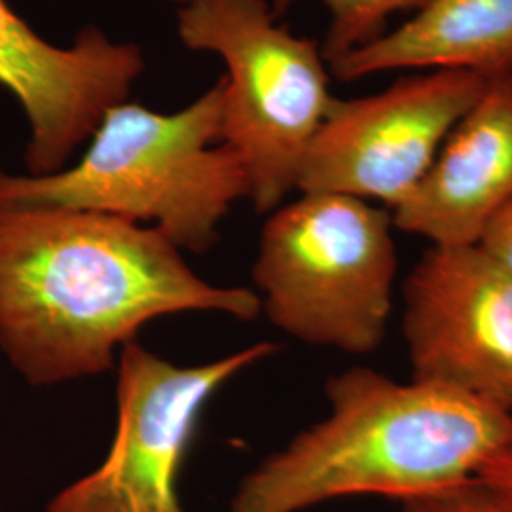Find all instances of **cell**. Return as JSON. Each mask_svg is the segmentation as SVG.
<instances>
[{"mask_svg":"<svg viewBox=\"0 0 512 512\" xmlns=\"http://www.w3.org/2000/svg\"><path fill=\"white\" fill-rule=\"evenodd\" d=\"M260 315L258 293L203 281L158 230L95 211L0 202V348L33 385L114 368L150 321Z\"/></svg>","mask_w":512,"mask_h":512,"instance_id":"obj_1","label":"cell"},{"mask_svg":"<svg viewBox=\"0 0 512 512\" xmlns=\"http://www.w3.org/2000/svg\"><path fill=\"white\" fill-rule=\"evenodd\" d=\"M330 414L239 482L230 512H306L340 497L414 499L475 480L512 448V414L440 385L357 366L327 382Z\"/></svg>","mask_w":512,"mask_h":512,"instance_id":"obj_2","label":"cell"},{"mask_svg":"<svg viewBox=\"0 0 512 512\" xmlns=\"http://www.w3.org/2000/svg\"><path fill=\"white\" fill-rule=\"evenodd\" d=\"M224 86L222 76L173 114L128 101L110 107L73 167L42 177L0 171V202L148 222L179 251L205 253L219 239L220 220L247 198L239 160L220 143Z\"/></svg>","mask_w":512,"mask_h":512,"instance_id":"obj_3","label":"cell"},{"mask_svg":"<svg viewBox=\"0 0 512 512\" xmlns=\"http://www.w3.org/2000/svg\"><path fill=\"white\" fill-rule=\"evenodd\" d=\"M385 207L300 192L266 220L253 266L260 308L296 340L351 355L384 344L399 258Z\"/></svg>","mask_w":512,"mask_h":512,"instance_id":"obj_4","label":"cell"},{"mask_svg":"<svg viewBox=\"0 0 512 512\" xmlns=\"http://www.w3.org/2000/svg\"><path fill=\"white\" fill-rule=\"evenodd\" d=\"M266 0H186L177 33L228 67L220 143L245 173L247 200L272 213L298 190L308 150L336 101L323 50L277 25Z\"/></svg>","mask_w":512,"mask_h":512,"instance_id":"obj_5","label":"cell"},{"mask_svg":"<svg viewBox=\"0 0 512 512\" xmlns=\"http://www.w3.org/2000/svg\"><path fill=\"white\" fill-rule=\"evenodd\" d=\"M279 346L258 342L205 365H173L129 342L118 353V425L103 463L63 488L46 512H186L179 476L205 406Z\"/></svg>","mask_w":512,"mask_h":512,"instance_id":"obj_6","label":"cell"},{"mask_svg":"<svg viewBox=\"0 0 512 512\" xmlns=\"http://www.w3.org/2000/svg\"><path fill=\"white\" fill-rule=\"evenodd\" d=\"M488 82L469 71H414L384 92L336 99L308 150L298 192L346 194L393 211Z\"/></svg>","mask_w":512,"mask_h":512,"instance_id":"obj_7","label":"cell"},{"mask_svg":"<svg viewBox=\"0 0 512 512\" xmlns=\"http://www.w3.org/2000/svg\"><path fill=\"white\" fill-rule=\"evenodd\" d=\"M412 380L512 414V268L482 243L429 245L403 283Z\"/></svg>","mask_w":512,"mask_h":512,"instance_id":"obj_8","label":"cell"},{"mask_svg":"<svg viewBox=\"0 0 512 512\" xmlns=\"http://www.w3.org/2000/svg\"><path fill=\"white\" fill-rule=\"evenodd\" d=\"M145 69L139 46L112 42L101 29H82L71 48H59L0 0V84L18 97L31 124L27 167L52 175L74 150L128 99Z\"/></svg>","mask_w":512,"mask_h":512,"instance_id":"obj_9","label":"cell"},{"mask_svg":"<svg viewBox=\"0 0 512 512\" xmlns=\"http://www.w3.org/2000/svg\"><path fill=\"white\" fill-rule=\"evenodd\" d=\"M512 202V73L490 78L416 188L393 211L395 230L429 245H473Z\"/></svg>","mask_w":512,"mask_h":512,"instance_id":"obj_10","label":"cell"},{"mask_svg":"<svg viewBox=\"0 0 512 512\" xmlns=\"http://www.w3.org/2000/svg\"><path fill=\"white\" fill-rule=\"evenodd\" d=\"M329 67L340 80L395 71L512 73V0H427L403 25Z\"/></svg>","mask_w":512,"mask_h":512,"instance_id":"obj_11","label":"cell"},{"mask_svg":"<svg viewBox=\"0 0 512 512\" xmlns=\"http://www.w3.org/2000/svg\"><path fill=\"white\" fill-rule=\"evenodd\" d=\"M294 0H274V16ZM329 8L330 25L323 44L327 65L351 54L385 33L387 19L399 12H416L427 0H323Z\"/></svg>","mask_w":512,"mask_h":512,"instance_id":"obj_12","label":"cell"},{"mask_svg":"<svg viewBox=\"0 0 512 512\" xmlns=\"http://www.w3.org/2000/svg\"><path fill=\"white\" fill-rule=\"evenodd\" d=\"M401 503L403 512H512L511 505L478 478L440 494L414 497Z\"/></svg>","mask_w":512,"mask_h":512,"instance_id":"obj_13","label":"cell"},{"mask_svg":"<svg viewBox=\"0 0 512 512\" xmlns=\"http://www.w3.org/2000/svg\"><path fill=\"white\" fill-rule=\"evenodd\" d=\"M476 478L512 507V448L488 459Z\"/></svg>","mask_w":512,"mask_h":512,"instance_id":"obj_14","label":"cell"},{"mask_svg":"<svg viewBox=\"0 0 512 512\" xmlns=\"http://www.w3.org/2000/svg\"><path fill=\"white\" fill-rule=\"evenodd\" d=\"M480 243L512 268V202L492 220Z\"/></svg>","mask_w":512,"mask_h":512,"instance_id":"obj_15","label":"cell"},{"mask_svg":"<svg viewBox=\"0 0 512 512\" xmlns=\"http://www.w3.org/2000/svg\"><path fill=\"white\" fill-rule=\"evenodd\" d=\"M171 2H177V4H184L186 0H171Z\"/></svg>","mask_w":512,"mask_h":512,"instance_id":"obj_16","label":"cell"},{"mask_svg":"<svg viewBox=\"0 0 512 512\" xmlns=\"http://www.w3.org/2000/svg\"><path fill=\"white\" fill-rule=\"evenodd\" d=\"M0 512H2V511H0Z\"/></svg>","mask_w":512,"mask_h":512,"instance_id":"obj_17","label":"cell"}]
</instances>
